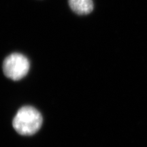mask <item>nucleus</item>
<instances>
[{"instance_id":"nucleus-1","label":"nucleus","mask_w":147,"mask_h":147,"mask_svg":"<svg viewBox=\"0 0 147 147\" xmlns=\"http://www.w3.org/2000/svg\"><path fill=\"white\" fill-rule=\"evenodd\" d=\"M42 117L38 110L32 106L20 108L12 121V125L18 134L32 136L38 132L42 125Z\"/></svg>"},{"instance_id":"nucleus-2","label":"nucleus","mask_w":147,"mask_h":147,"mask_svg":"<svg viewBox=\"0 0 147 147\" xmlns=\"http://www.w3.org/2000/svg\"><path fill=\"white\" fill-rule=\"evenodd\" d=\"M30 63L26 57L21 53H12L3 61V71L7 78L19 80L28 73Z\"/></svg>"},{"instance_id":"nucleus-3","label":"nucleus","mask_w":147,"mask_h":147,"mask_svg":"<svg viewBox=\"0 0 147 147\" xmlns=\"http://www.w3.org/2000/svg\"><path fill=\"white\" fill-rule=\"evenodd\" d=\"M69 5L73 12L78 15H87L93 10V0H69Z\"/></svg>"}]
</instances>
